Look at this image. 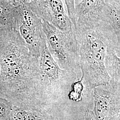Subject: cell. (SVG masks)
Listing matches in <instances>:
<instances>
[{"instance_id":"6da1fadb","label":"cell","mask_w":120,"mask_h":120,"mask_svg":"<svg viewBox=\"0 0 120 120\" xmlns=\"http://www.w3.org/2000/svg\"><path fill=\"white\" fill-rule=\"evenodd\" d=\"M38 60L17 32L9 31L0 51V96L18 107H39L34 97Z\"/></svg>"},{"instance_id":"7a4b0ae2","label":"cell","mask_w":120,"mask_h":120,"mask_svg":"<svg viewBox=\"0 0 120 120\" xmlns=\"http://www.w3.org/2000/svg\"><path fill=\"white\" fill-rule=\"evenodd\" d=\"M80 65L84 81L93 89L109 84L110 78L105 64L109 48L115 50L116 41L111 26L102 19L76 22Z\"/></svg>"},{"instance_id":"3957f363","label":"cell","mask_w":120,"mask_h":120,"mask_svg":"<svg viewBox=\"0 0 120 120\" xmlns=\"http://www.w3.org/2000/svg\"><path fill=\"white\" fill-rule=\"evenodd\" d=\"M42 26L48 49L60 68L73 71L81 78L79 49L74 28L70 31L63 32L42 20Z\"/></svg>"},{"instance_id":"277c9868","label":"cell","mask_w":120,"mask_h":120,"mask_svg":"<svg viewBox=\"0 0 120 120\" xmlns=\"http://www.w3.org/2000/svg\"><path fill=\"white\" fill-rule=\"evenodd\" d=\"M15 21L14 30L20 35L31 54L38 58L45 37L41 19L25 4L15 7Z\"/></svg>"},{"instance_id":"5b68a950","label":"cell","mask_w":120,"mask_h":120,"mask_svg":"<svg viewBox=\"0 0 120 120\" xmlns=\"http://www.w3.org/2000/svg\"><path fill=\"white\" fill-rule=\"evenodd\" d=\"M27 5L41 20L63 32L73 30L74 26L64 9L63 0H32Z\"/></svg>"},{"instance_id":"8992f818","label":"cell","mask_w":120,"mask_h":120,"mask_svg":"<svg viewBox=\"0 0 120 120\" xmlns=\"http://www.w3.org/2000/svg\"><path fill=\"white\" fill-rule=\"evenodd\" d=\"M94 111L98 120H115L120 112V94L108 86L94 89Z\"/></svg>"},{"instance_id":"52a82bcc","label":"cell","mask_w":120,"mask_h":120,"mask_svg":"<svg viewBox=\"0 0 120 120\" xmlns=\"http://www.w3.org/2000/svg\"><path fill=\"white\" fill-rule=\"evenodd\" d=\"M107 4L105 0H82L75 6L76 23L102 19Z\"/></svg>"},{"instance_id":"ba28073f","label":"cell","mask_w":120,"mask_h":120,"mask_svg":"<svg viewBox=\"0 0 120 120\" xmlns=\"http://www.w3.org/2000/svg\"><path fill=\"white\" fill-rule=\"evenodd\" d=\"M105 64L110 78L107 86L111 90L120 94V57L112 48L108 49Z\"/></svg>"},{"instance_id":"9c48e42d","label":"cell","mask_w":120,"mask_h":120,"mask_svg":"<svg viewBox=\"0 0 120 120\" xmlns=\"http://www.w3.org/2000/svg\"><path fill=\"white\" fill-rule=\"evenodd\" d=\"M9 120H57L40 108H23L13 105Z\"/></svg>"},{"instance_id":"30bf717a","label":"cell","mask_w":120,"mask_h":120,"mask_svg":"<svg viewBox=\"0 0 120 120\" xmlns=\"http://www.w3.org/2000/svg\"><path fill=\"white\" fill-rule=\"evenodd\" d=\"M107 4L104 17L111 26L116 41L115 51L120 57V11Z\"/></svg>"},{"instance_id":"8fae6325","label":"cell","mask_w":120,"mask_h":120,"mask_svg":"<svg viewBox=\"0 0 120 120\" xmlns=\"http://www.w3.org/2000/svg\"><path fill=\"white\" fill-rule=\"evenodd\" d=\"M15 7L8 0H0V25L8 31L14 30Z\"/></svg>"},{"instance_id":"7c38bea8","label":"cell","mask_w":120,"mask_h":120,"mask_svg":"<svg viewBox=\"0 0 120 120\" xmlns=\"http://www.w3.org/2000/svg\"><path fill=\"white\" fill-rule=\"evenodd\" d=\"M13 104L0 96V120H9Z\"/></svg>"},{"instance_id":"4fadbf2b","label":"cell","mask_w":120,"mask_h":120,"mask_svg":"<svg viewBox=\"0 0 120 120\" xmlns=\"http://www.w3.org/2000/svg\"><path fill=\"white\" fill-rule=\"evenodd\" d=\"M66 5L69 17L71 19L74 26H75V0H64Z\"/></svg>"},{"instance_id":"5bb4252c","label":"cell","mask_w":120,"mask_h":120,"mask_svg":"<svg viewBox=\"0 0 120 120\" xmlns=\"http://www.w3.org/2000/svg\"><path fill=\"white\" fill-rule=\"evenodd\" d=\"M8 32L0 25V51L4 45Z\"/></svg>"},{"instance_id":"9a60e30c","label":"cell","mask_w":120,"mask_h":120,"mask_svg":"<svg viewBox=\"0 0 120 120\" xmlns=\"http://www.w3.org/2000/svg\"><path fill=\"white\" fill-rule=\"evenodd\" d=\"M84 120H98L93 110L88 109L86 111Z\"/></svg>"},{"instance_id":"2e32d148","label":"cell","mask_w":120,"mask_h":120,"mask_svg":"<svg viewBox=\"0 0 120 120\" xmlns=\"http://www.w3.org/2000/svg\"><path fill=\"white\" fill-rule=\"evenodd\" d=\"M9 2L14 6L17 7L23 4H27L32 0H8Z\"/></svg>"},{"instance_id":"e0dca14e","label":"cell","mask_w":120,"mask_h":120,"mask_svg":"<svg viewBox=\"0 0 120 120\" xmlns=\"http://www.w3.org/2000/svg\"><path fill=\"white\" fill-rule=\"evenodd\" d=\"M106 3L120 11V0H107Z\"/></svg>"},{"instance_id":"ac0fdd59","label":"cell","mask_w":120,"mask_h":120,"mask_svg":"<svg viewBox=\"0 0 120 120\" xmlns=\"http://www.w3.org/2000/svg\"><path fill=\"white\" fill-rule=\"evenodd\" d=\"M115 120H120V112L118 116H117V117L116 118V119Z\"/></svg>"}]
</instances>
